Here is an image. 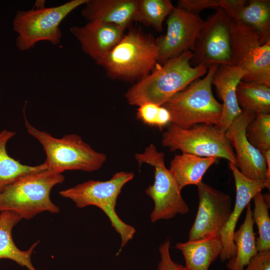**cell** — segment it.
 I'll return each instance as SVG.
<instances>
[{"label": "cell", "instance_id": "6da1fadb", "mask_svg": "<svg viewBox=\"0 0 270 270\" xmlns=\"http://www.w3.org/2000/svg\"><path fill=\"white\" fill-rule=\"evenodd\" d=\"M192 52L170 58L162 65L157 64L148 76L138 81L124 96L132 106L150 102L162 106L172 96L207 73L204 66H192Z\"/></svg>", "mask_w": 270, "mask_h": 270}, {"label": "cell", "instance_id": "7a4b0ae2", "mask_svg": "<svg viewBox=\"0 0 270 270\" xmlns=\"http://www.w3.org/2000/svg\"><path fill=\"white\" fill-rule=\"evenodd\" d=\"M158 52L156 39L138 29H130L98 62L112 79L138 81L154 69Z\"/></svg>", "mask_w": 270, "mask_h": 270}, {"label": "cell", "instance_id": "3957f363", "mask_svg": "<svg viewBox=\"0 0 270 270\" xmlns=\"http://www.w3.org/2000/svg\"><path fill=\"white\" fill-rule=\"evenodd\" d=\"M64 180L62 174L48 170L18 178L0 190V212L11 211L26 220L43 212L58 213L59 208L51 200L50 194Z\"/></svg>", "mask_w": 270, "mask_h": 270}, {"label": "cell", "instance_id": "277c9868", "mask_svg": "<svg viewBox=\"0 0 270 270\" xmlns=\"http://www.w3.org/2000/svg\"><path fill=\"white\" fill-rule=\"evenodd\" d=\"M28 133L41 144L45 152L46 169L57 174L66 170L91 172L100 169L106 162L105 154L94 150L78 134H68L61 138L32 126L24 113Z\"/></svg>", "mask_w": 270, "mask_h": 270}, {"label": "cell", "instance_id": "5b68a950", "mask_svg": "<svg viewBox=\"0 0 270 270\" xmlns=\"http://www.w3.org/2000/svg\"><path fill=\"white\" fill-rule=\"evenodd\" d=\"M134 176L132 172H118L108 180H89L60 192L61 196L72 200L78 208L94 206L105 213L112 226L120 236L118 253L136 232L135 228L122 221L116 210L117 198L122 188Z\"/></svg>", "mask_w": 270, "mask_h": 270}, {"label": "cell", "instance_id": "8992f818", "mask_svg": "<svg viewBox=\"0 0 270 270\" xmlns=\"http://www.w3.org/2000/svg\"><path fill=\"white\" fill-rule=\"evenodd\" d=\"M218 66H208L204 78L195 80L162 105L170 114V124L188 128L196 124L215 126L218 122L222 104L214 98L212 84Z\"/></svg>", "mask_w": 270, "mask_h": 270}, {"label": "cell", "instance_id": "52a82bcc", "mask_svg": "<svg viewBox=\"0 0 270 270\" xmlns=\"http://www.w3.org/2000/svg\"><path fill=\"white\" fill-rule=\"evenodd\" d=\"M87 1L72 0L56 6L17 11L13 20V29L18 34L16 47L25 51L40 41L58 44L62 36L60 23L72 12Z\"/></svg>", "mask_w": 270, "mask_h": 270}, {"label": "cell", "instance_id": "ba28073f", "mask_svg": "<svg viewBox=\"0 0 270 270\" xmlns=\"http://www.w3.org/2000/svg\"><path fill=\"white\" fill-rule=\"evenodd\" d=\"M230 18L232 64L247 72L242 81L270 86V40L238 17Z\"/></svg>", "mask_w": 270, "mask_h": 270}, {"label": "cell", "instance_id": "9c48e42d", "mask_svg": "<svg viewBox=\"0 0 270 270\" xmlns=\"http://www.w3.org/2000/svg\"><path fill=\"white\" fill-rule=\"evenodd\" d=\"M135 158L140 168L146 163L154 168V182L145 192L154 201V207L150 214L152 222L162 220H170L177 214H186L190 208L182 196L176 181L164 162V154L158 152L150 144L142 153L136 154Z\"/></svg>", "mask_w": 270, "mask_h": 270}, {"label": "cell", "instance_id": "30bf717a", "mask_svg": "<svg viewBox=\"0 0 270 270\" xmlns=\"http://www.w3.org/2000/svg\"><path fill=\"white\" fill-rule=\"evenodd\" d=\"M162 144L170 152L180 150L200 157L222 158L236 164L235 152L225 132L213 125L200 124L183 128L170 124L162 134Z\"/></svg>", "mask_w": 270, "mask_h": 270}, {"label": "cell", "instance_id": "8fae6325", "mask_svg": "<svg viewBox=\"0 0 270 270\" xmlns=\"http://www.w3.org/2000/svg\"><path fill=\"white\" fill-rule=\"evenodd\" d=\"M230 25V18L222 8L208 16L196 40L192 66L232 65Z\"/></svg>", "mask_w": 270, "mask_h": 270}, {"label": "cell", "instance_id": "7c38bea8", "mask_svg": "<svg viewBox=\"0 0 270 270\" xmlns=\"http://www.w3.org/2000/svg\"><path fill=\"white\" fill-rule=\"evenodd\" d=\"M198 206L194 221L188 233V240L219 235L232 211L229 194L202 182L197 186Z\"/></svg>", "mask_w": 270, "mask_h": 270}, {"label": "cell", "instance_id": "4fadbf2b", "mask_svg": "<svg viewBox=\"0 0 270 270\" xmlns=\"http://www.w3.org/2000/svg\"><path fill=\"white\" fill-rule=\"evenodd\" d=\"M165 34L156 39L159 64L194 50L196 38L204 24L200 14L176 7L168 16Z\"/></svg>", "mask_w": 270, "mask_h": 270}, {"label": "cell", "instance_id": "5bb4252c", "mask_svg": "<svg viewBox=\"0 0 270 270\" xmlns=\"http://www.w3.org/2000/svg\"><path fill=\"white\" fill-rule=\"evenodd\" d=\"M256 114L242 110L225 134L235 150L236 166L240 172L248 178L266 181L267 166L264 158L262 152L248 141L246 136V126Z\"/></svg>", "mask_w": 270, "mask_h": 270}, {"label": "cell", "instance_id": "9a60e30c", "mask_svg": "<svg viewBox=\"0 0 270 270\" xmlns=\"http://www.w3.org/2000/svg\"><path fill=\"white\" fill-rule=\"evenodd\" d=\"M228 164L234 178L236 193L230 216L219 234L222 248L218 258L222 262L227 261L236 255L233 235L243 210L258 193L266 188L270 190L265 180L248 178L240 172L236 165L230 162Z\"/></svg>", "mask_w": 270, "mask_h": 270}, {"label": "cell", "instance_id": "2e32d148", "mask_svg": "<svg viewBox=\"0 0 270 270\" xmlns=\"http://www.w3.org/2000/svg\"><path fill=\"white\" fill-rule=\"evenodd\" d=\"M125 30L116 25L96 20L70 28L82 51L96 64L121 40Z\"/></svg>", "mask_w": 270, "mask_h": 270}, {"label": "cell", "instance_id": "e0dca14e", "mask_svg": "<svg viewBox=\"0 0 270 270\" xmlns=\"http://www.w3.org/2000/svg\"><path fill=\"white\" fill-rule=\"evenodd\" d=\"M247 74L240 68L233 65H219L212 78L217 95L222 100V112L215 127L225 132L234 120L242 112L236 98V90L239 82Z\"/></svg>", "mask_w": 270, "mask_h": 270}, {"label": "cell", "instance_id": "ac0fdd59", "mask_svg": "<svg viewBox=\"0 0 270 270\" xmlns=\"http://www.w3.org/2000/svg\"><path fill=\"white\" fill-rule=\"evenodd\" d=\"M138 0H88L81 14L87 20H100L126 30L137 21Z\"/></svg>", "mask_w": 270, "mask_h": 270}, {"label": "cell", "instance_id": "d6986e66", "mask_svg": "<svg viewBox=\"0 0 270 270\" xmlns=\"http://www.w3.org/2000/svg\"><path fill=\"white\" fill-rule=\"evenodd\" d=\"M176 248L182 254L186 270H208L210 264L219 257L222 244L219 234L178 242Z\"/></svg>", "mask_w": 270, "mask_h": 270}, {"label": "cell", "instance_id": "ffe728a7", "mask_svg": "<svg viewBox=\"0 0 270 270\" xmlns=\"http://www.w3.org/2000/svg\"><path fill=\"white\" fill-rule=\"evenodd\" d=\"M217 158H204L188 154L174 156L170 161L169 170L180 190L188 185H198L203 176Z\"/></svg>", "mask_w": 270, "mask_h": 270}, {"label": "cell", "instance_id": "44dd1931", "mask_svg": "<svg viewBox=\"0 0 270 270\" xmlns=\"http://www.w3.org/2000/svg\"><path fill=\"white\" fill-rule=\"evenodd\" d=\"M254 224L252 206L249 203L246 207L244 220L233 235L236 253L234 258L228 260V270H244L258 252Z\"/></svg>", "mask_w": 270, "mask_h": 270}, {"label": "cell", "instance_id": "7402d4cb", "mask_svg": "<svg viewBox=\"0 0 270 270\" xmlns=\"http://www.w3.org/2000/svg\"><path fill=\"white\" fill-rule=\"evenodd\" d=\"M22 219L18 214L11 211L0 212V259H10L29 270H36L31 262V256L39 241L24 251L18 248L12 238L13 228Z\"/></svg>", "mask_w": 270, "mask_h": 270}, {"label": "cell", "instance_id": "603a6c76", "mask_svg": "<svg viewBox=\"0 0 270 270\" xmlns=\"http://www.w3.org/2000/svg\"><path fill=\"white\" fill-rule=\"evenodd\" d=\"M15 135L10 130L0 132V190L24 176L47 170L44 163L35 166L23 164L8 154L6 145Z\"/></svg>", "mask_w": 270, "mask_h": 270}, {"label": "cell", "instance_id": "cb8c5ba5", "mask_svg": "<svg viewBox=\"0 0 270 270\" xmlns=\"http://www.w3.org/2000/svg\"><path fill=\"white\" fill-rule=\"evenodd\" d=\"M236 95L242 110L254 113L270 114V86L264 84L240 81Z\"/></svg>", "mask_w": 270, "mask_h": 270}, {"label": "cell", "instance_id": "d4e9b609", "mask_svg": "<svg viewBox=\"0 0 270 270\" xmlns=\"http://www.w3.org/2000/svg\"><path fill=\"white\" fill-rule=\"evenodd\" d=\"M235 16L256 30L264 40H270V0H244Z\"/></svg>", "mask_w": 270, "mask_h": 270}, {"label": "cell", "instance_id": "484cf974", "mask_svg": "<svg viewBox=\"0 0 270 270\" xmlns=\"http://www.w3.org/2000/svg\"><path fill=\"white\" fill-rule=\"evenodd\" d=\"M175 8L170 0H138L137 21L162 32L164 20Z\"/></svg>", "mask_w": 270, "mask_h": 270}, {"label": "cell", "instance_id": "4316f807", "mask_svg": "<svg viewBox=\"0 0 270 270\" xmlns=\"http://www.w3.org/2000/svg\"><path fill=\"white\" fill-rule=\"evenodd\" d=\"M254 209L252 218L256 224L258 236L256 238V246L258 252L270 250V194L258 193L252 198Z\"/></svg>", "mask_w": 270, "mask_h": 270}, {"label": "cell", "instance_id": "83f0119b", "mask_svg": "<svg viewBox=\"0 0 270 270\" xmlns=\"http://www.w3.org/2000/svg\"><path fill=\"white\" fill-rule=\"evenodd\" d=\"M246 136L260 152L270 149V114H257L246 126Z\"/></svg>", "mask_w": 270, "mask_h": 270}, {"label": "cell", "instance_id": "f1b7e54d", "mask_svg": "<svg viewBox=\"0 0 270 270\" xmlns=\"http://www.w3.org/2000/svg\"><path fill=\"white\" fill-rule=\"evenodd\" d=\"M136 118L146 124L160 129L171 122L170 114L165 107L150 102L138 106Z\"/></svg>", "mask_w": 270, "mask_h": 270}, {"label": "cell", "instance_id": "f546056e", "mask_svg": "<svg viewBox=\"0 0 270 270\" xmlns=\"http://www.w3.org/2000/svg\"><path fill=\"white\" fill-rule=\"evenodd\" d=\"M222 0H180L176 6L187 12L199 14L208 8H221Z\"/></svg>", "mask_w": 270, "mask_h": 270}, {"label": "cell", "instance_id": "4dcf8cb0", "mask_svg": "<svg viewBox=\"0 0 270 270\" xmlns=\"http://www.w3.org/2000/svg\"><path fill=\"white\" fill-rule=\"evenodd\" d=\"M170 242L168 238L159 246L160 260L156 270H186L184 266L174 262L170 254Z\"/></svg>", "mask_w": 270, "mask_h": 270}, {"label": "cell", "instance_id": "1f68e13d", "mask_svg": "<svg viewBox=\"0 0 270 270\" xmlns=\"http://www.w3.org/2000/svg\"><path fill=\"white\" fill-rule=\"evenodd\" d=\"M244 270H270V250L258 252Z\"/></svg>", "mask_w": 270, "mask_h": 270}, {"label": "cell", "instance_id": "d6a6232c", "mask_svg": "<svg viewBox=\"0 0 270 270\" xmlns=\"http://www.w3.org/2000/svg\"><path fill=\"white\" fill-rule=\"evenodd\" d=\"M266 160L267 166V176L266 182L270 188V149L261 152Z\"/></svg>", "mask_w": 270, "mask_h": 270}]
</instances>
